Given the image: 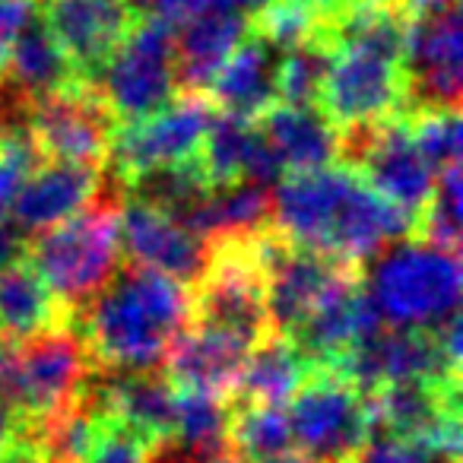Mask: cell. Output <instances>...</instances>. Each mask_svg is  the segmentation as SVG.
Instances as JSON below:
<instances>
[{"instance_id":"obj_1","label":"cell","mask_w":463,"mask_h":463,"mask_svg":"<svg viewBox=\"0 0 463 463\" xmlns=\"http://www.w3.org/2000/svg\"><path fill=\"white\" fill-rule=\"evenodd\" d=\"M194 324L191 286L162 273L121 264L96 298L71 315L96 372H159L168 346Z\"/></svg>"},{"instance_id":"obj_2","label":"cell","mask_w":463,"mask_h":463,"mask_svg":"<svg viewBox=\"0 0 463 463\" xmlns=\"http://www.w3.org/2000/svg\"><path fill=\"white\" fill-rule=\"evenodd\" d=\"M29 264L67 311H80L121 270V191L105 184L90 206L29 239Z\"/></svg>"},{"instance_id":"obj_3","label":"cell","mask_w":463,"mask_h":463,"mask_svg":"<svg viewBox=\"0 0 463 463\" xmlns=\"http://www.w3.org/2000/svg\"><path fill=\"white\" fill-rule=\"evenodd\" d=\"M362 279L391 330H435L460 308V254L416 239L384 248Z\"/></svg>"},{"instance_id":"obj_4","label":"cell","mask_w":463,"mask_h":463,"mask_svg":"<svg viewBox=\"0 0 463 463\" xmlns=\"http://www.w3.org/2000/svg\"><path fill=\"white\" fill-rule=\"evenodd\" d=\"M267 229L254 235H239V239L213 241L210 260L191 289L194 324L225 330L245 340L251 349L264 336H270L264 270Z\"/></svg>"},{"instance_id":"obj_5","label":"cell","mask_w":463,"mask_h":463,"mask_svg":"<svg viewBox=\"0 0 463 463\" xmlns=\"http://www.w3.org/2000/svg\"><path fill=\"white\" fill-rule=\"evenodd\" d=\"M99 96L118 128L156 115L178 96L175 80V26L159 16H137L124 45L109 58L96 80Z\"/></svg>"},{"instance_id":"obj_6","label":"cell","mask_w":463,"mask_h":463,"mask_svg":"<svg viewBox=\"0 0 463 463\" xmlns=\"http://www.w3.org/2000/svg\"><path fill=\"white\" fill-rule=\"evenodd\" d=\"M213 105L203 92H178L165 109L115 130L105 159V178L115 191H128L137 178L156 168L197 159L213 121Z\"/></svg>"},{"instance_id":"obj_7","label":"cell","mask_w":463,"mask_h":463,"mask_svg":"<svg viewBox=\"0 0 463 463\" xmlns=\"http://www.w3.org/2000/svg\"><path fill=\"white\" fill-rule=\"evenodd\" d=\"M92 372L96 368L73 327L45 330V334L23 340L16 346L7 410L23 422L26 438H33L48 419L67 410L83 393Z\"/></svg>"},{"instance_id":"obj_8","label":"cell","mask_w":463,"mask_h":463,"mask_svg":"<svg viewBox=\"0 0 463 463\" xmlns=\"http://www.w3.org/2000/svg\"><path fill=\"white\" fill-rule=\"evenodd\" d=\"M340 162L353 168L372 191L400 206L416 229L419 213L435 187V172L419 156L403 115L340 134Z\"/></svg>"},{"instance_id":"obj_9","label":"cell","mask_w":463,"mask_h":463,"mask_svg":"<svg viewBox=\"0 0 463 463\" xmlns=\"http://www.w3.org/2000/svg\"><path fill=\"white\" fill-rule=\"evenodd\" d=\"M286 416L296 448L317 463H346L372 438L365 393L334 372H311Z\"/></svg>"},{"instance_id":"obj_10","label":"cell","mask_w":463,"mask_h":463,"mask_svg":"<svg viewBox=\"0 0 463 463\" xmlns=\"http://www.w3.org/2000/svg\"><path fill=\"white\" fill-rule=\"evenodd\" d=\"M267 270V321L270 334L292 336L311 311H317L336 289L359 279L362 267H349L336 258L305 251L279 239V232L267 229L264 239Z\"/></svg>"},{"instance_id":"obj_11","label":"cell","mask_w":463,"mask_h":463,"mask_svg":"<svg viewBox=\"0 0 463 463\" xmlns=\"http://www.w3.org/2000/svg\"><path fill=\"white\" fill-rule=\"evenodd\" d=\"M23 124L45 159L96 168H105L111 137L118 130L115 115L92 83L33 102L23 111Z\"/></svg>"},{"instance_id":"obj_12","label":"cell","mask_w":463,"mask_h":463,"mask_svg":"<svg viewBox=\"0 0 463 463\" xmlns=\"http://www.w3.org/2000/svg\"><path fill=\"white\" fill-rule=\"evenodd\" d=\"M460 4L410 20L403 48V111L460 109Z\"/></svg>"},{"instance_id":"obj_13","label":"cell","mask_w":463,"mask_h":463,"mask_svg":"<svg viewBox=\"0 0 463 463\" xmlns=\"http://www.w3.org/2000/svg\"><path fill=\"white\" fill-rule=\"evenodd\" d=\"M39 10L73 71L92 86L137 23L130 0H42Z\"/></svg>"},{"instance_id":"obj_14","label":"cell","mask_w":463,"mask_h":463,"mask_svg":"<svg viewBox=\"0 0 463 463\" xmlns=\"http://www.w3.org/2000/svg\"><path fill=\"white\" fill-rule=\"evenodd\" d=\"M121 254L130 258L128 264L194 286L210 260V241L159 206L121 197Z\"/></svg>"},{"instance_id":"obj_15","label":"cell","mask_w":463,"mask_h":463,"mask_svg":"<svg viewBox=\"0 0 463 463\" xmlns=\"http://www.w3.org/2000/svg\"><path fill=\"white\" fill-rule=\"evenodd\" d=\"M248 353H251V346L239 336L206 327V324H191L175 336L162 365H165V378L178 391L232 400Z\"/></svg>"},{"instance_id":"obj_16","label":"cell","mask_w":463,"mask_h":463,"mask_svg":"<svg viewBox=\"0 0 463 463\" xmlns=\"http://www.w3.org/2000/svg\"><path fill=\"white\" fill-rule=\"evenodd\" d=\"M279 64L283 52L251 26L248 39L225 58L203 96L216 111L258 121L279 105Z\"/></svg>"},{"instance_id":"obj_17","label":"cell","mask_w":463,"mask_h":463,"mask_svg":"<svg viewBox=\"0 0 463 463\" xmlns=\"http://www.w3.org/2000/svg\"><path fill=\"white\" fill-rule=\"evenodd\" d=\"M105 184H109L105 168L52 162L29 178L16 203L10 206V219L29 239V235H39V232L77 216L83 206H90L105 191Z\"/></svg>"},{"instance_id":"obj_18","label":"cell","mask_w":463,"mask_h":463,"mask_svg":"<svg viewBox=\"0 0 463 463\" xmlns=\"http://www.w3.org/2000/svg\"><path fill=\"white\" fill-rule=\"evenodd\" d=\"M254 20L235 10H197L175 26L178 92H206L219 67L248 39Z\"/></svg>"},{"instance_id":"obj_19","label":"cell","mask_w":463,"mask_h":463,"mask_svg":"<svg viewBox=\"0 0 463 463\" xmlns=\"http://www.w3.org/2000/svg\"><path fill=\"white\" fill-rule=\"evenodd\" d=\"M254 124L283 178L340 162V130L315 105H273Z\"/></svg>"},{"instance_id":"obj_20","label":"cell","mask_w":463,"mask_h":463,"mask_svg":"<svg viewBox=\"0 0 463 463\" xmlns=\"http://www.w3.org/2000/svg\"><path fill=\"white\" fill-rule=\"evenodd\" d=\"M71 327V311L54 298L29 258L0 270V336L23 343L45 330Z\"/></svg>"},{"instance_id":"obj_21","label":"cell","mask_w":463,"mask_h":463,"mask_svg":"<svg viewBox=\"0 0 463 463\" xmlns=\"http://www.w3.org/2000/svg\"><path fill=\"white\" fill-rule=\"evenodd\" d=\"M308 374L311 365L305 362V355L286 336L270 334L248 353L232 403L286 406L302 391Z\"/></svg>"},{"instance_id":"obj_22","label":"cell","mask_w":463,"mask_h":463,"mask_svg":"<svg viewBox=\"0 0 463 463\" xmlns=\"http://www.w3.org/2000/svg\"><path fill=\"white\" fill-rule=\"evenodd\" d=\"M296 454V438L286 406L232 403L229 400V457L235 463H283Z\"/></svg>"},{"instance_id":"obj_23","label":"cell","mask_w":463,"mask_h":463,"mask_svg":"<svg viewBox=\"0 0 463 463\" xmlns=\"http://www.w3.org/2000/svg\"><path fill=\"white\" fill-rule=\"evenodd\" d=\"M254 146H258L254 121L225 115V111H213L210 130H206L203 146L197 153L200 172L206 175L210 187H229L248 181Z\"/></svg>"},{"instance_id":"obj_24","label":"cell","mask_w":463,"mask_h":463,"mask_svg":"<svg viewBox=\"0 0 463 463\" xmlns=\"http://www.w3.org/2000/svg\"><path fill=\"white\" fill-rule=\"evenodd\" d=\"M175 448L194 460L229 457V400L178 391Z\"/></svg>"},{"instance_id":"obj_25","label":"cell","mask_w":463,"mask_h":463,"mask_svg":"<svg viewBox=\"0 0 463 463\" xmlns=\"http://www.w3.org/2000/svg\"><path fill=\"white\" fill-rule=\"evenodd\" d=\"M435 184L438 187H431L429 203L416 219L412 239L444 251H457L460 248V162L441 168Z\"/></svg>"},{"instance_id":"obj_26","label":"cell","mask_w":463,"mask_h":463,"mask_svg":"<svg viewBox=\"0 0 463 463\" xmlns=\"http://www.w3.org/2000/svg\"><path fill=\"white\" fill-rule=\"evenodd\" d=\"M42 165H45V156L26 124L0 121V216H10V206Z\"/></svg>"},{"instance_id":"obj_27","label":"cell","mask_w":463,"mask_h":463,"mask_svg":"<svg viewBox=\"0 0 463 463\" xmlns=\"http://www.w3.org/2000/svg\"><path fill=\"white\" fill-rule=\"evenodd\" d=\"M419 156L431 172L460 162V109H425L403 115Z\"/></svg>"},{"instance_id":"obj_28","label":"cell","mask_w":463,"mask_h":463,"mask_svg":"<svg viewBox=\"0 0 463 463\" xmlns=\"http://www.w3.org/2000/svg\"><path fill=\"white\" fill-rule=\"evenodd\" d=\"M159 450V444L143 438L140 431L128 429L111 416H102V425H99V435L92 441L86 463H153Z\"/></svg>"},{"instance_id":"obj_29","label":"cell","mask_w":463,"mask_h":463,"mask_svg":"<svg viewBox=\"0 0 463 463\" xmlns=\"http://www.w3.org/2000/svg\"><path fill=\"white\" fill-rule=\"evenodd\" d=\"M346 463H460V457L438 454L416 441H400V438L372 435Z\"/></svg>"},{"instance_id":"obj_30","label":"cell","mask_w":463,"mask_h":463,"mask_svg":"<svg viewBox=\"0 0 463 463\" xmlns=\"http://www.w3.org/2000/svg\"><path fill=\"white\" fill-rule=\"evenodd\" d=\"M35 10H39V0H0V73L7 67L16 35L33 20Z\"/></svg>"},{"instance_id":"obj_31","label":"cell","mask_w":463,"mask_h":463,"mask_svg":"<svg viewBox=\"0 0 463 463\" xmlns=\"http://www.w3.org/2000/svg\"><path fill=\"white\" fill-rule=\"evenodd\" d=\"M26 248H29V239L16 229L14 219L0 216V270H7L16 260L26 258Z\"/></svg>"},{"instance_id":"obj_32","label":"cell","mask_w":463,"mask_h":463,"mask_svg":"<svg viewBox=\"0 0 463 463\" xmlns=\"http://www.w3.org/2000/svg\"><path fill=\"white\" fill-rule=\"evenodd\" d=\"M270 4L273 0H187L191 14H197V10H235V14H245L251 20L258 14H264Z\"/></svg>"},{"instance_id":"obj_33","label":"cell","mask_w":463,"mask_h":463,"mask_svg":"<svg viewBox=\"0 0 463 463\" xmlns=\"http://www.w3.org/2000/svg\"><path fill=\"white\" fill-rule=\"evenodd\" d=\"M23 438H26V429H23V422L10 410H4V406H0V457L7 454V450L14 448L16 441H23Z\"/></svg>"},{"instance_id":"obj_34","label":"cell","mask_w":463,"mask_h":463,"mask_svg":"<svg viewBox=\"0 0 463 463\" xmlns=\"http://www.w3.org/2000/svg\"><path fill=\"white\" fill-rule=\"evenodd\" d=\"M457 0H397V7L403 10L410 20H419V16H429V14H441V10L454 7Z\"/></svg>"},{"instance_id":"obj_35","label":"cell","mask_w":463,"mask_h":463,"mask_svg":"<svg viewBox=\"0 0 463 463\" xmlns=\"http://www.w3.org/2000/svg\"><path fill=\"white\" fill-rule=\"evenodd\" d=\"M0 463H45L39 454V448H35V441H29V438H23V441H16L14 448L7 450V454L0 457Z\"/></svg>"},{"instance_id":"obj_36","label":"cell","mask_w":463,"mask_h":463,"mask_svg":"<svg viewBox=\"0 0 463 463\" xmlns=\"http://www.w3.org/2000/svg\"><path fill=\"white\" fill-rule=\"evenodd\" d=\"M305 10H311L315 16H324V14H330V10H336L340 4H346V0H298Z\"/></svg>"},{"instance_id":"obj_37","label":"cell","mask_w":463,"mask_h":463,"mask_svg":"<svg viewBox=\"0 0 463 463\" xmlns=\"http://www.w3.org/2000/svg\"><path fill=\"white\" fill-rule=\"evenodd\" d=\"M184 457V463H235L232 457H219V460H194V457H187V454H181Z\"/></svg>"},{"instance_id":"obj_38","label":"cell","mask_w":463,"mask_h":463,"mask_svg":"<svg viewBox=\"0 0 463 463\" xmlns=\"http://www.w3.org/2000/svg\"><path fill=\"white\" fill-rule=\"evenodd\" d=\"M283 463H317V460H311V457H305V454H292V457H286Z\"/></svg>"},{"instance_id":"obj_39","label":"cell","mask_w":463,"mask_h":463,"mask_svg":"<svg viewBox=\"0 0 463 463\" xmlns=\"http://www.w3.org/2000/svg\"><path fill=\"white\" fill-rule=\"evenodd\" d=\"M0 121H4V115H0Z\"/></svg>"}]
</instances>
